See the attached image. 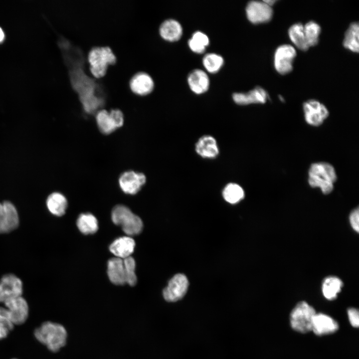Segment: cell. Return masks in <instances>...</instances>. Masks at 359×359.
I'll list each match as a JSON object with an SVG mask.
<instances>
[{
  "label": "cell",
  "mask_w": 359,
  "mask_h": 359,
  "mask_svg": "<svg viewBox=\"0 0 359 359\" xmlns=\"http://www.w3.org/2000/svg\"><path fill=\"white\" fill-rule=\"evenodd\" d=\"M188 286L186 277L182 274L175 275L169 282L168 285L163 290V296L168 302H176L186 294Z\"/></svg>",
  "instance_id": "obj_8"
},
{
  "label": "cell",
  "mask_w": 359,
  "mask_h": 359,
  "mask_svg": "<svg viewBox=\"0 0 359 359\" xmlns=\"http://www.w3.org/2000/svg\"><path fill=\"white\" fill-rule=\"evenodd\" d=\"M187 81L190 89L197 94L205 92L209 87L208 77L205 72L200 69H195L190 72Z\"/></svg>",
  "instance_id": "obj_19"
},
{
  "label": "cell",
  "mask_w": 359,
  "mask_h": 359,
  "mask_svg": "<svg viewBox=\"0 0 359 359\" xmlns=\"http://www.w3.org/2000/svg\"><path fill=\"white\" fill-rule=\"evenodd\" d=\"M13 327L6 308L0 307V340L6 338Z\"/></svg>",
  "instance_id": "obj_32"
},
{
  "label": "cell",
  "mask_w": 359,
  "mask_h": 359,
  "mask_svg": "<svg viewBox=\"0 0 359 359\" xmlns=\"http://www.w3.org/2000/svg\"><path fill=\"white\" fill-rule=\"evenodd\" d=\"M5 38V34L2 29L0 27V43H2Z\"/></svg>",
  "instance_id": "obj_37"
},
{
  "label": "cell",
  "mask_w": 359,
  "mask_h": 359,
  "mask_svg": "<svg viewBox=\"0 0 359 359\" xmlns=\"http://www.w3.org/2000/svg\"><path fill=\"white\" fill-rule=\"evenodd\" d=\"M135 242L133 238L123 236L116 239L110 245V251L117 257L125 259L133 252Z\"/></svg>",
  "instance_id": "obj_18"
},
{
  "label": "cell",
  "mask_w": 359,
  "mask_h": 359,
  "mask_svg": "<svg viewBox=\"0 0 359 359\" xmlns=\"http://www.w3.org/2000/svg\"></svg>",
  "instance_id": "obj_38"
},
{
  "label": "cell",
  "mask_w": 359,
  "mask_h": 359,
  "mask_svg": "<svg viewBox=\"0 0 359 359\" xmlns=\"http://www.w3.org/2000/svg\"><path fill=\"white\" fill-rule=\"evenodd\" d=\"M316 314L315 309L307 302L298 303L290 315L292 328L302 333L311 331L313 320Z\"/></svg>",
  "instance_id": "obj_5"
},
{
  "label": "cell",
  "mask_w": 359,
  "mask_h": 359,
  "mask_svg": "<svg viewBox=\"0 0 359 359\" xmlns=\"http://www.w3.org/2000/svg\"><path fill=\"white\" fill-rule=\"evenodd\" d=\"M126 283L130 286H134L137 283V277L135 274L136 263L134 258L131 256L123 259Z\"/></svg>",
  "instance_id": "obj_33"
},
{
  "label": "cell",
  "mask_w": 359,
  "mask_h": 359,
  "mask_svg": "<svg viewBox=\"0 0 359 359\" xmlns=\"http://www.w3.org/2000/svg\"><path fill=\"white\" fill-rule=\"evenodd\" d=\"M196 153L203 158L214 159L219 154V149L215 139L210 135L200 137L195 144Z\"/></svg>",
  "instance_id": "obj_16"
},
{
  "label": "cell",
  "mask_w": 359,
  "mask_h": 359,
  "mask_svg": "<svg viewBox=\"0 0 359 359\" xmlns=\"http://www.w3.org/2000/svg\"><path fill=\"white\" fill-rule=\"evenodd\" d=\"M304 33L309 46L317 45L321 32V27L316 22L310 21L304 26Z\"/></svg>",
  "instance_id": "obj_30"
},
{
  "label": "cell",
  "mask_w": 359,
  "mask_h": 359,
  "mask_svg": "<svg viewBox=\"0 0 359 359\" xmlns=\"http://www.w3.org/2000/svg\"><path fill=\"white\" fill-rule=\"evenodd\" d=\"M289 36L292 42L299 49L306 51L309 48L304 30V26L301 23L292 25L288 30Z\"/></svg>",
  "instance_id": "obj_25"
},
{
  "label": "cell",
  "mask_w": 359,
  "mask_h": 359,
  "mask_svg": "<svg viewBox=\"0 0 359 359\" xmlns=\"http://www.w3.org/2000/svg\"><path fill=\"white\" fill-rule=\"evenodd\" d=\"M337 175L334 166L325 162L312 164L308 170V182L313 188H318L323 193L328 194L334 189Z\"/></svg>",
  "instance_id": "obj_1"
},
{
  "label": "cell",
  "mask_w": 359,
  "mask_h": 359,
  "mask_svg": "<svg viewBox=\"0 0 359 359\" xmlns=\"http://www.w3.org/2000/svg\"><path fill=\"white\" fill-rule=\"evenodd\" d=\"M96 120L100 131L104 134H109L117 129L109 112L105 109L97 113Z\"/></svg>",
  "instance_id": "obj_28"
},
{
  "label": "cell",
  "mask_w": 359,
  "mask_h": 359,
  "mask_svg": "<svg viewBox=\"0 0 359 359\" xmlns=\"http://www.w3.org/2000/svg\"><path fill=\"white\" fill-rule=\"evenodd\" d=\"M296 56L295 48L289 44H283L276 49L274 63L276 71L282 75L290 72L293 69V62Z\"/></svg>",
  "instance_id": "obj_7"
},
{
  "label": "cell",
  "mask_w": 359,
  "mask_h": 359,
  "mask_svg": "<svg viewBox=\"0 0 359 359\" xmlns=\"http://www.w3.org/2000/svg\"><path fill=\"white\" fill-rule=\"evenodd\" d=\"M349 321L354 327L358 328L359 325V314L357 309L351 308L348 310Z\"/></svg>",
  "instance_id": "obj_36"
},
{
  "label": "cell",
  "mask_w": 359,
  "mask_h": 359,
  "mask_svg": "<svg viewBox=\"0 0 359 359\" xmlns=\"http://www.w3.org/2000/svg\"><path fill=\"white\" fill-rule=\"evenodd\" d=\"M4 304L13 325H21L26 321L28 316V306L21 296L7 300Z\"/></svg>",
  "instance_id": "obj_12"
},
{
  "label": "cell",
  "mask_w": 359,
  "mask_h": 359,
  "mask_svg": "<svg viewBox=\"0 0 359 359\" xmlns=\"http://www.w3.org/2000/svg\"><path fill=\"white\" fill-rule=\"evenodd\" d=\"M223 58L215 53L206 54L203 58V65L205 68L210 73L217 72L223 64Z\"/></svg>",
  "instance_id": "obj_31"
},
{
  "label": "cell",
  "mask_w": 359,
  "mask_h": 359,
  "mask_svg": "<svg viewBox=\"0 0 359 359\" xmlns=\"http://www.w3.org/2000/svg\"><path fill=\"white\" fill-rule=\"evenodd\" d=\"M153 79L148 73L140 72L134 75L130 82L132 90L140 95H146L151 92L154 88Z\"/></svg>",
  "instance_id": "obj_17"
},
{
  "label": "cell",
  "mask_w": 359,
  "mask_h": 359,
  "mask_svg": "<svg viewBox=\"0 0 359 359\" xmlns=\"http://www.w3.org/2000/svg\"><path fill=\"white\" fill-rule=\"evenodd\" d=\"M18 224V214L13 204L9 201L0 202V233L9 232Z\"/></svg>",
  "instance_id": "obj_11"
},
{
  "label": "cell",
  "mask_w": 359,
  "mask_h": 359,
  "mask_svg": "<svg viewBox=\"0 0 359 359\" xmlns=\"http://www.w3.org/2000/svg\"><path fill=\"white\" fill-rule=\"evenodd\" d=\"M232 98L234 101L239 105L264 104L266 102L268 95L263 88L257 87L246 93H235Z\"/></svg>",
  "instance_id": "obj_15"
},
{
  "label": "cell",
  "mask_w": 359,
  "mask_h": 359,
  "mask_svg": "<svg viewBox=\"0 0 359 359\" xmlns=\"http://www.w3.org/2000/svg\"><path fill=\"white\" fill-rule=\"evenodd\" d=\"M349 220L352 227L355 231L358 232L359 230V210L358 207L351 212Z\"/></svg>",
  "instance_id": "obj_35"
},
{
  "label": "cell",
  "mask_w": 359,
  "mask_h": 359,
  "mask_svg": "<svg viewBox=\"0 0 359 359\" xmlns=\"http://www.w3.org/2000/svg\"><path fill=\"white\" fill-rule=\"evenodd\" d=\"M222 195L227 202L235 204L244 198L245 192L239 184L236 183H229L223 188Z\"/></svg>",
  "instance_id": "obj_27"
},
{
  "label": "cell",
  "mask_w": 359,
  "mask_h": 359,
  "mask_svg": "<svg viewBox=\"0 0 359 359\" xmlns=\"http://www.w3.org/2000/svg\"><path fill=\"white\" fill-rule=\"evenodd\" d=\"M343 287L341 280L335 276L326 278L322 283V290L324 296L328 300H332L337 297Z\"/></svg>",
  "instance_id": "obj_23"
},
{
  "label": "cell",
  "mask_w": 359,
  "mask_h": 359,
  "mask_svg": "<svg viewBox=\"0 0 359 359\" xmlns=\"http://www.w3.org/2000/svg\"><path fill=\"white\" fill-rule=\"evenodd\" d=\"M111 216L113 222L120 225L127 235H137L142 230L143 224L141 218L125 205L115 206L112 209Z\"/></svg>",
  "instance_id": "obj_3"
},
{
  "label": "cell",
  "mask_w": 359,
  "mask_h": 359,
  "mask_svg": "<svg viewBox=\"0 0 359 359\" xmlns=\"http://www.w3.org/2000/svg\"><path fill=\"white\" fill-rule=\"evenodd\" d=\"M160 33L165 40L176 41L180 39L182 33L180 24L176 20L168 19L160 25Z\"/></svg>",
  "instance_id": "obj_21"
},
{
  "label": "cell",
  "mask_w": 359,
  "mask_h": 359,
  "mask_svg": "<svg viewBox=\"0 0 359 359\" xmlns=\"http://www.w3.org/2000/svg\"><path fill=\"white\" fill-rule=\"evenodd\" d=\"M146 181L145 175L141 173L128 171L123 173L119 179L122 190L129 194H136Z\"/></svg>",
  "instance_id": "obj_13"
},
{
  "label": "cell",
  "mask_w": 359,
  "mask_h": 359,
  "mask_svg": "<svg viewBox=\"0 0 359 359\" xmlns=\"http://www.w3.org/2000/svg\"><path fill=\"white\" fill-rule=\"evenodd\" d=\"M208 36L200 31L195 32L189 39L188 44L190 49L194 52L202 53L209 44Z\"/></svg>",
  "instance_id": "obj_29"
},
{
  "label": "cell",
  "mask_w": 359,
  "mask_h": 359,
  "mask_svg": "<svg viewBox=\"0 0 359 359\" xmlns=\"http://www.w3.org/2000/svg\"><path fill=\"white\" fill-rule=\"evenodd\" d=\"M303 109L305 121L313 127L321 125L329 115L327 108L316 100L306 101L303 104Z\"/></svg>",
  "instance_id": "obj_6"
},
{
  "label": "cell",
  "mask_w": 359,
  "mask_h": 359,
  "mask_svg": "<svg viewBox=\"0 0 359 359\" xmlns=\"http://www.w3.org/2000/svg\"><path fill=\"white\" fill-rule=\"evenodd\" d=\"M90 69L92 74L100 77L105 74L108 64L116 61V56L109 46L95 47L88 53Z\"/></svg>",
  "instance_id": "obj_4"
},
{
  "label": "cell",
  "mask_w": 359,
  "mask_h": 359,
  "mask_svg": "<svg viewBox=\"0 0 359 359\" xmlns=\"http://www.w3.org/2000/svg\"><path fill=\"white\" fill-rule=\"evenodd\" d=\"M338 328L337 322L332 318L324 314L316 313L313 320L311 331L321 336L333 333Z\"/></svg>",
  "instance_id": "obj_14"
},
{
  "label": "cell",
  "mask_w": 359,
  "mask_h": 359,
  "mask_svg": "<svg viewBox=\"0 0 359 359\" xmlns=\"http://www.w3.org/2000/svg\"><path fill=\"white\" fill-rule=\"evenodd\" d=\"M46 204L51 213L61 216L64 214L68 203L66 198L63 194L59 192H54L47 197Z\"/></svg>",
  "instance_id": "obj_22"
},
{
  "label": "cell",
  "mask_w": 359,
  "mask_h": 359,
  "mask_svg": "<svg viewBox=\"0 0 359 359\" xmlns=\"http://www.w3.org/2000/svg\"><path fill=\"white\" fill-rule=\"evenodd\" d=\"M109 113L117 129L122 127L124 124V115L119 109H112Z\"/></svg>",
  "instance_id": "obj_34"
},
{
  "label": "cell",
  "mask_w": 359,
  "mask_h": 359,
  "mask_svg": "<svg viewBox=\"0 0 359 359\" xmlns=\"http://www.w3.org/2000/svg\"><path fill=\"white\" fill-rule=\"evenodd\" d=\"M34 335L40 343L52 352H58L66 343L67 331L62 325L56 323H43L35 330Z\"/></svg>",
  "instance_id": "obj_2"
},
{
  "label": "cell",
  "mask_w": 359,
  "mask_h": 359,
  "mask_svg": "<svg viewBox=\"0 0 359 359\" xmlns=\"http://www.w3.org/2000/svg\"><path fill=\"white\" fill-rule=\"evenodd\" d=\"M21 280L12 274L4 275L0 280V302L21 296L22 293Z\"/></svg>",
  "instance_id": "obj_9"
},
{
  "label": "cell",
  "mask_w": 359,
  "mask_h": 359,
  "mask_svg": "<svg viewBox=\"0 0 359 359\" xmlns=\"http://www.w3.org/2000/svg\"><path fill=\"white\" fill-rule=\"evenodd\" d=\"M359 24L358 22L352 23L346 32L343 41L344 46L354 52L358 53L359 49Z\"/></svg>",
  "instance_id": "obj_24"
},
{
  "label": "cell",
  "mask_w": 359,
  "mask_h": 359,
  "mask_svg": "<svg viewBox=\"0 0 359 359\" xmlns=\"http://www.w3.org/2000/svg\"><path fill=\"white\" fill-rule=\"evenodd\" d=\"M107 273L110 280L116 285L126 283L123 259L115 257L108 262Z\"/></svg>",
  "instance_id": "obj_20"
},
{
  "label": "cell",
  "mask_w": 359,
  "mask_h": 359,
  "mask_svg": "<svg viewBox=\"0 0 359 359\" xmlns=\"http://www.w3.org/2000/svg\"><path fill=\"white\" fill-rule=\"evenodd\" d=\"M77 225L79 230L85 234H93L98 228L96 218L90 213L80 214L77 220Z\"/></svg>",
  "instance_id": "obj_26"
},
{
  "label": "cell",
  "mask_w": 359,
  "mask_h": 359,
  "mask_svg": "<svg viewBox=\"0 0 359 359\" xmlns=\"http://www.w3.org/2000/svg\"><path fill=\"white\" fill-rule=\"evenodd\" d=\"M246 13L251 23L258 24L269 21L273 11L271 6L264 1H251L247 5Z\"/></svg>",
  "instance_id": "obj_10"
}]
</instances>
